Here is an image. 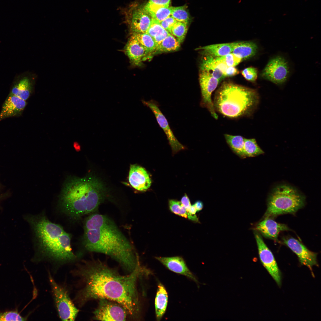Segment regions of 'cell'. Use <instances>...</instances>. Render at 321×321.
Instances as JSON below:
<instances>
[{
	"instance_id": "cell-1",
	"label": "cell",
	"mask_w": 321,
	"mask_h": 321,
	"mask_svg": "<svg viewBox=\"0 0 321 321\" xmlns=\"http://www.w3.org/2000/svg\"><path fill=\"white\" fill-rule=\"evenodd\" d=\"M145 271L139 264L123 275L99 259L85 261L79 271L84 287L78 294V303L81 305L91 300L107 299L118 303L128 316L138 319L141 309L137 283Z\"/></svg>"
},
{
	"instance_id": "cell-2",
	"label": "cell",
	"mask_w": 321,
	"mask_h": 321,
	"mask_svg": "<svg viewBox=\"0 0 321 321\" xmlns=\"http://www.w3.org/2000/svg\"><path fill=\"white\" fill-rule=\"evenodd\" d=\"M84 229L83 243L87 251L109 256L130 272L140 264L133 246L108 217L92 213L85 219Z\"/></svg>"
},
{
	"instance_id": "cell-3",
	"label": "cell",
	"mask_w": 321,
	"mask_h": 321,
	"mask_svg": "<svg viewBox=\"0 0 321 321\" xmlns=\"http://www.w3.org/2000/svg\"><path fill=\"white\" fill-rule=\"evenodd\" d=\"M24 219L32 232L37 253L55 261L67 262L77 258L71 247V235L43 214L29 215Z\"/></svg>"
},
{
	"instance_id": "cell-4",
	"label": "cell",
	"mask_w": 321,
	"mask_h": 321,
	"mask_svg": "<svg viewBox=\"0 0 321 321\" xmlns=\"http://www.w3.org/2000/svg\"><path fill=\"white\" fill-rule=\"evenodd\" d=\"M104 193L101 183L92 176L69 177L59 196L60 207L70 217L78 219L97 209L104 199Z\"/></svg>"
},
{
	"instance_id": "cell-5",
	"label": "cell",
	"mask_w": 321,
	"mask_h": 321,
	"mask_svg": "<svg viewBox=\"0 0 321 321\" xmlns=\"http://www.w3.org/2000/svg\"><path fill=\"white\" fill-rule=\"evenodd\" d=\"M259 96L254 89L230 82L223 83L215 95V109L231 118L249 116L257 108Z\"/></svg>"
},
{
	"instance_id": "cell-6",
	"label": "cell",
	"mask_w": 321,
	"mask_h": 321,
	"mask_svg": "<svg viewBox=\"0 0 321 321\" xmlns=\"http://www.w3.org/2000/svg\"><path fill=\"white\" fill-rule=\"evenodd\" d=\"M305 201V197L293 187L286 185L278 186L269 196L264 218L294 213L304 206Z\"/></svg>"
},
{
	"instance_id": "cell-7",
	"label": "cell",
	"mask_w": 321,
	"mask_h": 321,
	"mask_svg": "<svg viewBox=\"0 0 321 321\" xmlns=\"http://www.w3.org/2000/svg\"><path fill=\"white\" fill-rule=\"evenodd\" d=\"M49 278L60 318L64 321L74 320L78 310L72 301L67 291L57 284L50 274Z\"/></svg>"
},
{
	"instance_id": "cell-8",
	"label": "cell",
	"mask_w": 321,
	"mask_h": 321,
	"mask_svg": "<svg viewBox=\"0 0 321 321\" xmlns=\"http://www.w3.org/2000/svg\"><path fill=\"white\" fill-rule=\"evenodd\" d=\"M290 73L287 60L282 56H277L269 60L262 71L261 76L276 84H281L287 80Z\"/></svg>"
},
{
	"instance_id": "cell-9",
	"label": "cell",
	"mask_w": 321,
	"mask_h": 321,
	"mask_svg": "<svg viewBox=\"0 0 321 321\" xmlns=\"http://www.w3.org/2000/svg\"><path fill=\"white\" fill-rule=\"evenodd\" d=\"M125 17L130 35L146 33L152 19L144 6L136 4L131 5L126 10Z\"/></svg>"
},
{
	"instance_id": "cell-10",
	"label": "cell",
	"mask_w": 321,
	"mask_h": 321,
	"mask_svg": "<svg viewBox=\"0 0 321 321\" xmlns=\"http://www.w3.org/2000/svg\"><path fill=\"white\" fill-rule=\"evenodd\" d=\"M93 312V319L100 321H125L128 316L125 309L118 303L106 299H99Z\"/></svg>"
},
{
	"instance_id": "cell-11",
	"label": "cell",
	"mask_w": 321,
	"mask_h": 321,
	"mask_svg": "<svg viewBox=\"0 0 321 321\" xmlns=\"http://www.w3.org/2000/svg\"><path fill=\"white\" fill-rule=\"evenodd\" d=\"M199 79L202 96L201 105L206 108L215 119H217L218 116L215 112L211 96L219 81L207 70L201 68Z\"/></svg>"
},
{
	"instance_id": "cell-12",
	"label": "cell",
	"mask_w": 321,
	"mask_h": 321,
	"mask_svg": "<svg viewBox=\"0 0 321 321\" xmlns=\"http://www.w3.org/2000/svg\"><path fill=\"white\" fill-rule=\"evenodd\" d=\"M260 260L264 267L278 286L281 283L280 270L271 251L267 247L260 234L255 233Z\"/></svg>"
},
{
	"instance_id": "cell-13",
	"label": "cell",
	"mask_w": 321,
	"mask_h": 321,
	"mask_svg": "<svg viewBox=\"0 0 321 321\" xmlns=\"http://www.w3.org/2000/svg\"><path fill=\"white\" fill-rule=\"evenodd\" d=\"M37 77L36 74L29 71L17 75L13 81L9 94L26 101L32 93Z\"/></svg>"
},
{
	"instance_id": "cell-14",
	"label": "cell",
	"mask_w": 321,
	"mask_h": 321,
	"mask_svg": "<svg viewBox=\"0 0 321 321\" xmlns=\"http://www.w3.org/2000/svg\"><path fill=\"white\" fill-rule=\"evenodd\" d=\"M143 104L149 108L154 114L157 122L166 134L170 145L174 152H177L184 149L175 137L167 119L160 111L158 103L153 100H141Z\"/></svg>"
},
{
	"instance_id": "cell-15",
	"label": "cell",
	"mask_w": 321,
	"mask_h": 321,
	"mask_svg": "<svg viewBox=\"0 0 321 321\" xmlns=\"http://www.w3.org/2000/svg\"><path fill=\"white\" fill-rule=\"evenodd\" d=\"M283 243L297 256L301 264L311 270L314 266L318 265L317 253L312 252L297 239L293 237L283 238Z\"/></svg>"
},
{
	"instance_id": "cell-16",
	"label": "cell",
	"mask_w": 321,
	"mask_h": 321,
	"mask_svg": "<svg viewBox=\"0 0 321 321\" xmlns=\"http://www.w3.org/2000/svg\"><path fill=\"white\" fill-rule=\"evenodd\" d=\"M128 180L131 186L140 191L147 190L152 183L149 174L145 169L136 164L130 165Z\"/></svg>"
},
{
	"instance_id": "cell-17",
	"label": "cell",
	"mask_w": 321,
	"mask_h": 321,
	"mask_svg": "<svg viewBox=\"0 0 321 321\" xmlns=\"http://www.w3.org/2000/svg\"><path fill=\"white\" fill-rule=\"evenodd\" d=\"M26 104V101L14 95L9 94L2 107L0 121L7 118L21 116Z\"/></svg>"
},
{
	"instance_id": "cell-18",
	"label": "cell",
	"mask_w": 321,
	"mask_h": 321,
	"mask_svg": "<svg viewBox=\"0 0 321 321\" xmlns=\"http://www.w3.org/2000/svg\"><path fill=\"white\" fill-rule=\"evenodd\" d=\"M155 259L171 271L186 276L196 283L198 281L181 257H156Z\"/></svg>"
},
{
	"instance_id": "cell-19",
	"label": "cell",
	"mask_w": 321,
	"mask_h": 321,
	"mask_svg": "<svg viewBox=\"0 0 321 321\" xmlns=\"http://www.w3.org/2000/svg\"><path fill=\"white\" fill-rule=\"evenodd\" d=\"M124 51L131 64L134 66L141 65L149 55L144 48L136 39L131 35L125 45Z\"/></svg>"
},
{
	"instance_id": "cell-20",
	"label": "cell",
	"mask_w": 321,
	"mask_h": 321,
	"mask_svg": "<svg viewBox=\"0 0 321 321\" xmlns=\"http://www.w3.org/2000/svg\"><path fill=\"white\" fill-rule=\"evenodd\" d=\"M255 229L266 238L277 240L280 232L290 230L285 224L278 223L271 218L264 219L258 223Z\"/></svg>"
},
{
	"instance_id": "cell-21",
	"label": "cell",
	"mask_w": 321,
	"mask_h": 321,
	"mask_svg": "<svg viewBox=\"0 0 321 321\" xmlns=\"http://www.w3.org/2000/svg\"><path fill=\"white\" fill-rule=\"evenodd\" d=\"M232 53L242 60L249 58L257 53L258 47L251 41H242L232 43Z\"/></svg>"
},
{
	"instance_id": "cell-22",
	"label": "cell",
	"mask_w": 321,
	"mask_h": 321,
	"mask_svg": "<svg viewBox=\"0 0 321 321\" xmlns=\"http://www.w3.org/2000/svg\"><path fill=\"white\" fill-rule=\"evenodd\" d=\"M168 302V295L163 285L159 283L155 300L156 317L157 321L160 320L165 314Z\"/></svg>"
},
{
	"instance_id": "cell-23",
	"label": "cell",
	"mask_w": 321,
	"mask_h": 321,
	"mask_svg": "<svg viewBox=\"0 0 321 321\" xmlns=\"http://www.w3.org/2000/svg\"><path fill=\"white\" fill-rule=\"evenodd\" d=\"M202 51L204 56L214 57L222 56L232 52V43L212 44L197 49Z\"/></svg>"
},
{
	"instance_id": "cell-24",
	"label": "cell",
	"mask_w": 321,
	"mask_h": 321,
	"mask_svg": "<svg viewBox=\"0 0 321 321\" xmlns=\"http://www.w3.org/2000/svg\"><path fill=\"white\" fill-rule=\"evenodd\" d=\"M226 141L231 150L242 158H246L244 153V138L240 135H224Z\"/></svg>"
},
{
	"instance_id": "cell-25",
	"label": "cell",
	"mask_w": 321,
	"mask_h": 321,
	"mask_svg": "<svg viewBox=\"0 0 321 321\" xmlns=\"http://www.w3.org/2000/svg\"><path fill=\"white\" fill-rule=\"evenodd\" d=\"M146 33L152 38L157 46L169 34L161 26L160 22L152 18Z\"/></svg>"
},
{
	"instance_id": "cell-26",
	"label": "cell",
	"mask_w": 321,
	"mask_h": 321,
	"mask_svg": "<svg viewBox=\"0 0 321 321\" xmlns=\"http://www.w3.org/2000/svg\"><path fill=\"white\" fill-rule=\"evenodd\" d=\"M180 43L175 37L169 33L157 46L155 52H164L176 51L180 48Z\"/></svg>"
},
{
	"instance_id": "cell-27",
	"label": "cell",
	"mask_w": 321,
	"mask_h": 321,
	"mask_svg": "<svg viewBox=\"0 0 321 321\" xmlns=\"http://www.w3.org/2000/svg\"><path fill=\"white\" fill-rule=\"evenodd\" d=\"M201 68L207 70L219 81L225 78L222 72L215 66L214 62V57L205 56L202 60Z\"/></svg>"
},
{
	"instance_id": "cell-28",
	"label": "cell",
	"mask_w": 321,
	"mask_h": 321,
	"mask_svg": "<svg viewBox=\"0 0 321 321\" xmlns=\"http://www.w3.org/2000/svg\"><path fill=\"white\" fill-rule=\"evenodd\" d=\"M169 206L171 211L174 214L195 222H199L196 215H192L189 213L180 202L171 199L169 201Z\"/></svg>"
},
{
	"instance_id": "cell-29",
	"label": "cell",
	"mask_w": 321,
	"mask_h": 321,
	"mask_svg": "<svg viewBox=\"0 0 321 321\" xmlns=\"http://www.w3.org/2000/svg\"><path fill=\"white\" fill-rule=\"evenodd\" d=\"M133 35L144 48L149 55L155 52L157 45L152 38L146 33L134 34Z\"/></svg>"
},
{
	"instance_id": "cell-30",
	"label": "cell",
	"mask_w": 321,
	"mask_h": 321,
	"mask_svg": "<svg viewBox=\"0 0 321 321\" xmlns=\"http://www.w3.org/2000/svg\"><path fill=\"white\" fill-rule=\"evenodd\" d=\"M264 153L254 139L244 138V153L246 157H253Z\"/></svg>"
},
{
	"instance_id": "cell-31",
	"label": "cell",
	"mask_w": 321,
	"mask_h": 321,
	"mask_svg": "<svg viewBox=\"0 0 321 321\" xmlns=\"http://www.w3.org/2000/svg\"><path fill=\"white\" fill-rule=\"evenodd\" d=\"M188 23L177 21L172 27L170 34L181 43L185 38L188 30Z\"/></svg>"
},
{
	"instance_id": "cell-32",
	"label": "cell",
	"mask_w": 321,
	"mask_h": 321,
	"mask_svg": "<svg viewBox=\"0 0 321 321\" xmlns=\"http://www.w3.org/2000/svg\"><path fill=\"white\" fill-rule=\"evenodd\" d=\"M171 15L177 21L188 23L190 15L186 5L178 7H173Z\"/></svg>"
},
{
	"instance_id": "cell-33",
	"label": "cell",
	"mask_w": 321,
	"mask_h": 321,
	"mask_svg": "<svg viewBox=\"0 0 321 321\" xmlns=\"http://www.w3.org/2000/svg\"><path fill=\"white\" fill-rule=\"evenodd\" d=\"M171 0H149L144 6V8L151 16L158 9L169 6Z\"/></svg>"
},
{
	"instance_id": "cell-34",
	"label": "cell",
	"mask_w": 321,
	"mask_h": 321,
	"mask_svg": "<svg viewBox=\"0 0 321 321\" xmlns=\"http://www.w3.org/2000/svg\"><path fill=\"white\" fill-rule=\"evenodd\" d=\"M26 318L23 317L17 309L0 313V321H25Z\"/></svg>"
},
{
	"instance_id": "cell-35",
	"label": "cell",
	"mask_w": 321,
	"mask_h": 321,
	"mask_svg": "<svg viewBox=\"0 0 321 321\" xmlns=\"http://www.w3.org/2000/svg\"><path fill=\"white\" fill-rule=\"evenodd\" d=\"M173 7L169 6L160 8L152 15L151 17L160 22L171 15Z\"/></svg>"
},
{
	"instance_id": "cell-36",
	"label": "cell",
	"mask_w": 321,
	"mask_h": 321,
	"mask_svg": "<svg viewBox=\"0 0 321 321\" xmlns=\"http://www.w3.org/2000/svg\"><path fill=\"white\" fill-rule=\"evenodd\" d=\"M215 58L224 62L228 67H235L242 60L232 53L222 56Z\"/></svg>"
},
{
	"instance_id": "cell-37",
	"label": "cell",
	"mask_w": 321,
	"mask_h": 321,
	"mask_svg": "<svg viewBox=\"0 0 321 321\" xmlns=\"http://www.w3.org/2000/svg\"><path fill=\"white\" fill-rule=\"evenodd\" d=\"M244 77L247 81L255 82L257 77V70L253 67H249L244 69L241 72Z\"/></svg>"
},
{
	"instance_id": "cell-38",
	"label": "cell",
	"mask_w": 321,
	"mask_h": 321,
	"mask_svg": "<svg viewBox=\"0 0 321 321\" xmlns=\"http://www.w3.org/2000/svg\"><path fill=\"white\" fill-rule=\"evenodd\" d=\"M177 21L171 15L160 23L161 26L170 33L172 27Z\"/></svg>"
},
{
	"instance_id": "cell-39",
	"label": "cell",
	"mask_w": 321,
	"mask_h": 321,
	"mask_svg": "<svg viewBox=\"0 0 321 321\" xmlns=\"http://www.w3.org/2000/svg\"><path fill=\"white\" fill-rule=\"evenodd\" d=\"M239 73V71L235 67H228L224 73L225 77L234 76Z\"/></svg>"
},
{
	"instance_id": "cell-40",
	"label": "cell",
	"mask_w": 321,
	"mask_h": 321,
	"mask_svg": "<svg viewBox=\"0 0 321 321\" xmlns=\"http://www.w3.org/2000/svg\"><path fill=\"white\" fill-rule=\"evenodd\" d=\"M180 202L185 207L187 212L189 213L188 212L191 205L189 199L186 194H185L182 197Z\"/></svg>"
},
{
	"instance_id": "cell-41",
	"label": "cell",
	"mask_w": 321,
	"mask_h": 321,
	"mask_svg": "<svg viewBox=\"0 0 321 321\" xmlns=\"http://www.w3.org/2000/svg\"><path fill=\"white\" fill-rule=\"evenodd\" d=\"M197 211L199 212L201 210L203 207V204L202 202L200 201H197L194 204Z\"/></svg>"
},
{
	"instance_id": "cell-42",
	"label": "cell",
	"mask_w": 321,
	"mask_h": 321,
	"mask_svg": "<svg viewBox=\"0 0 321 321\" xmlns=\"http://www.w3.org/2000/svg\"><path fill=\"white\" fill-rule=\"evenodd\" d=\"M197 212V210L193 204L191 205L188 213L191 215H195Z\"/></svg>"
},
{
	"instance_id": "cell-43",
	"label": "cell",
	"mask_w": 321,
	"mask_h": 321,
	"mask_svg": "<svg viewBox=\"0 0 321 321\" xmlns=\"http://www.w3.org/2000/svg\"><path fill=\"white\" fill-rule=\"evenodd\" d=\"M8 192L0 194V202L7 198L9 196Z\"/></svg>"
}]
</instances>
